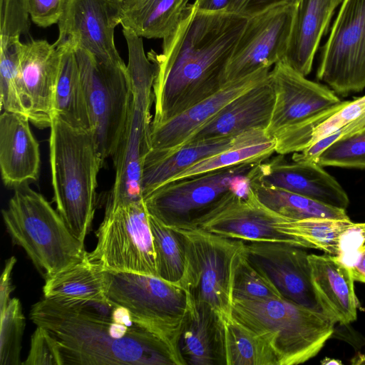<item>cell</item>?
I'll return each instance as SVG.
<instances>
[{"label":"cell","mask_w":365,"mask_h":365,"mask_svg":"<svg viewBox=\"0 0 365 365\" xmlns=\"http://www.w3.org/2000/svg\"><path fill=\"white\" fill-rule=\"evenodd\" d=\"M248 18L206 12L189 4L162 51L148 57L155 64L154 117L151 126L183 113L220 91L228 61Z\"/></svg>","instance_id":"cell-1"},{"label":"cell","mask_w":365,"mask_h":365,"mask_svg":"<svg viewBox=\"0 0 365 365\" xmlns=\"http://www.w3.org/2000/svg\"><path fill=\"white\" fill-rule=\"evenodd\" d=\"M30 318L56 340L63 365H179L159 337L108 298L63 304L43 297Z\"/></svg>","instance_id":"cell-2"},{"label":"cell","mask_w":365,"mask_h":365,"mask_svg":"<svg viewBox=\"0 0 365 365\" xmlns=\"http://www.w3.org/2000/svg\"><path fill=\"white\" fill-rule=\"evenodd\" d=\"M49 159L53 201L71 233L84 242L96 209L97 178L103 161L91 131L53 115Z\"/></svg>","instance_id":"cell-3"},{"label":"cell","mask_w":365,"mask_h":365,"mask_svg":"<svg viewBox=\"0 0 365 365\" xmlns=\"http://www.w3.org/2000/svg\"><path fill=\"white\" fill-rule=\"evenodd\" d=\"M123 34L128 46L130 93L123 130L112 157L115 177L106 210L143 200L142 170L151 149L150 108L156 68L145 55L142 37L128 28H123Z\"/></svg>","instance_id":"cell-4"},{"label":"cell","mask_w":365,"mask_h":365,"mask_svg":"<svg viewBox=\"0 0 365 365\" xmlns=\"http://www.w3.org/2000/svg\"><path fill=\"white\" fill-rule=\"evenodd\" d=\"M14 244L22 247L46 278L83 260L87 252L46 199L28 184L14 188L2 210Z\"/></svg>","instance_id":"cell-5"},{"label":"cell","mask_w":365,"mask_h":365,"mask_svg":"<svg viewBox=\"0 0 365 365\" xmlns=\"http://www.w3.org/2000/svg\"><path fill=\"white\" fill-rule=\"evenodd\" d=\"M232 316L257 333L274 336L279 365H295L314 357L334 332L329 316L284 298L234 300Z\"/></svg>","instance_id":"cell-6"},{"label":"cell","mask_w":365,"mask_h":365,"mask_svg":"<svg viewBox=\"0 0 365 365\" xmlns=\"http://www.w3.org/2000/svg\"><path fill=\"white\" fill-rule=\"evenodd\" d=\"M106 295L125 308L133 319L159 337L184 365L178 343L191 308L190 293L158 277L103 270Z\"/></svg>","instance_id":"cell-7"},{"label":"cell","mask_w":365,"mask_h":365,"mask_svg":"<svg viewBox=\"0 0 365 365\" xmlns=\"http://www.w3.org/2000/svg\"><path fill=\"white\" fill-rule=\"evenodd\" d=\"M175 229L183 236L187 251L182 287L195 301L208 304L221 319L231 317L234 277L246 242L195 227Z\"/></svg>","instance_id":"cell-8"},{"label":"cell","mask_w":365,"mask_h":365,"mask_svg":"<svg viewBox=\"0 0 365 365\" xmlns=\"http://www.w3.org/2000/svg\"><path fill=\"white\" fill-rule=\"evenodd\" d=\"M253 160L163 184L143 198L148 214L163 225L182 228L207 212L230 191L246 195Z\"/></svg>","instance_id":"cell-9"},{"label":"cell","mask_w":365,"mask_h":365,"mask_svg":"<svg viewBox=\"0 0 365 365\" xmlns=\"http://www.w3.org/2000/svg\"><path fill=\"white\" fill-rule=\"evenodd\" d=\"M97 244L86 259L102 270L158 277L149 215L144 201L105 212Z\"/></svg>","instance_id":"cell-10"},{"label":"cell","mask_w":365,"mask_h":365,"mask_svg":"<svg viewBox=\"0 0 365 365\" xmlns=\"http://www.w3.org/2000/svg\"><path fill=\"white\" fill-rule=\"evenodd\" d=\"M101 158L113 157L126 118L130 93L127 66L96 60L81 48L74 49Z\"/></svg>","instance_id":"cell-11"},{"label":"cell","mask_w":365,"mask_h":365,"mask_svg":"<svg viewBox=\"0 0 365 365\" xmlns=\"http://www.w3.org/2000/svg\"><path fill=\"white\" fill-rule=\"evenodd\" d=\"M317 78L342 96L365 88V0L342 1Z\"/></svg>","instance_id":"cell-12"},{"label":"cell","mask_w":365,"mask_h":365,"mask_svg":"<svg viewBox=\"0 0 365 365\" xmlns=\"http://www.w3.org/2000/svg\"><path fill=\"white\" fill-rule=\"evenodd\" d=\"M296 9L297 4H284L248 18L225 68L224 85L284 59Z\"/></svg>","instance_id":"cell-13"},{"label":"cell","mask_w":365,"mask_h":365,"mask_svg":"<svg viewBox=\"0 0 365 365\" xmlns=\"http://www.w3.org/2000/svg\"><path fill=\"white\" fill-rule=\"evenodd\" d=\"M269 79L275 98L265 133L275 144L304 122L343 101L329 86L307 79L283 61L270 70Z\"/></svg>","instance_id":"cell-14"},{"label":"cell","mask_w":365,"mask_h":365,"mask_svg":"<svg viewBox=\"0 0 365 365\" xmlns=\"http://www.w3.org/2000/svg\"><path fill=\"white\" fill-rule=\"evenodd\" d=\"M120 5V0H67L53 43L83 49L103 63H125L114 41Z\"/></svg>","instance_id":"cell-15"},{"label":"cell","mask_w":365,"mask_h":365,"mask_svg":"<svg viewBox=\"0 0 365 365\" xmlns=\"http://www.w3.org/2000/svg\"><path fill=\"white\" fill-rule=\"evenodd\" d=\"M284 219L259 202L250 187L247 195L230 191L187 227L245 242L292 245L290 238L276 227Z\"/></svg>","instance_id":"cell-16"},{"label":"cell","mask_w":365,"mask_h":365,"mask_svg":"<svg viewBox=\"0 0 365 365\" xmlns=\"http://www.w3.org/2000/svg\"><path fill=\"white\" fill-rule=\"evenodd\" d=\"M245 252L284 299L326 314L313 287L309 254L304 248L285 242H246Z\"/></svg>","instance_id":"cell-17"},{"label":"cell","mask_w":365,"mask_h":365,"mask_svg":"<svg viewBox=\"0 0 365 365\" xmlns=\"http://www.w3.org/2000/svg\"><path fill=\"white\" fill-rule=\"evenodd\" d=\"M267 160L252 170V179L331 207H348L349 199L346 191L323 166L317 163L289 161L279 154Z\"/></svg>","instance_id":"cell-18"},{"label":"cell","mask_w":365,"mask_h":365,"mask_svg":"<svg viewBox=\"0 0 365 365\" xmlns=\"http://www.w3.org/2000/svg\"><path fill=\"white\" fill-rule=\"evenodd\" d=\"M274 98L269 75L229 102L182 145L236 137L255 129L265 130L271 118Z\"/></svg>","instance_id":"cell-19"},{"label":"cell","mask_w":365,"mask_h":365,"mask_svg":"<svg viewBox=\"0 0 365 365\" xmlns=\"http://www.w3.org/2000/svg\"><path fill=\"white\" fill-rule=\"evenodd\" d=\"M61 60V48L46 40L22 43L20 66L30 122L38 128L50 127Z\"/></svg>","instance_id":"cell-20"},{"label":"cell","mask_w":365,"mask_h":365,"mask_svg":"<svg viewBox=\"0 0 365 365\" xmlns=\"http://www.w3.org/2000/svg\"><path fill=\"white\" fill-rule=\"evenodd\" d=\"M270 70L268 68H262L245 78L228 83L216 93L178 115L151 126L150 150H170L178 148L229 102L267 78Z\"/></svg>","instance_id":"cell-21"},{"label":"cell","mask_w":365,"mask_h":365,"mask_svg":"<svg viewBox=\"0 0 365 365\" xmlns=\"http://www.w3.org/2000/svg\"><path fill=\"white\" fill-rule=\"evenodd\" d=\"M28 116L4 110L0 116V170L4 184L16 188L36 181L41 157Z\"/></svg>","instance_id":"cell-22"},{"label":"cell","mask_w":365,"mask_h":365,"mask_svg":"<svg viewBox=\"0 0 365 365\" xmlns=\"http://www.w3.org/2000/svg\"><path fill=\"white\" fill-rule=\"evenodd\" d=\"M313 287L325 314L346 325L357 317L358 300L350 268L336 256L310 254Z\"/></svg>","instance_id":"cell-23"},{"label":"cell","mask_w":365,"mask_h":365,"mask_svg":"<svg viewBox=\"0 0 365 365\" xmlns=\"http://www.w3.org/2000/svg\"><path fill=\"white\" fill-rule=\"evenodd\" d=\"M343 0H297L284 63L307 76L331 19Z\"/></svg>","instance_id":"cell-24"},{"label":"cell","mask_w":365,"mask_h":365,"mask_svg":"<svg viewBox=\"0 0 365 365\" xmlns=\"http://www.w3.org/2000/svg\"><path fill=\"white\" fill-rule=\"evenodd\" d=\"M178 350L184 365H225L223 319L208 304L192 298Z\"/></svg>","instance_id":"cell-25"},{"label":"cell","mask_w":365,"mask_h":365,"mask_svg":"<svg viewBox=\"0 0 365 365\" xmlns=\"http://www.w3.org/2000/svg\"><path fill=\"white\" fill-rule=\"evenodd\" d=\"M239 135L186 143L170 150H150L145 158L142 170L143 198L198 161L230 148Z\"/></svg>","instance_id":"cell-26"},{"label":"cell","mask_w":365,"mask_h":365,"mask_svg":"<svg viewBox=\"0 0 365 365\" xmlns=\"http://www.w3.org/2000/svg\"><path fill=\"white\" fill-rule=\"evenodd\" d=\"M57 47V46H56ZM61 48V60L55 86L53 115L68 125L93 130L78 63L73 48Z\"/></svg>","instance_id":"cell-27"},{"label":"cell","mask_w":365,"mask_h":365,"mask_svg":"<svg viewBox=\"0 0 365 365\" xmlns=\"http://www.w3.org/2000/svg\"><path fill=\"white\" fill-rule=\"evenodd\" d=\"M190 0H123L120 24L146 38L168 36L181 19Z\"/></svg>","instance_id":"cell-28"},{"label":"cell","mask_w":365,"mask_h":365,"mask_svg":"<svg viewBox=\"0 0 365 365\" xmlns=\"http://www.w3.org/2000/svg\"><path fill=\"white\" fill-rule=\"evenodd\" d=\"M43 297L63 304L107 299L103 270L86 257L45 278Z\"/></svg>","instance_id":"cell-29"},{"label":"cell","mask_w":365,"mask_h":365,"mask_svg":"<svg viewBox=\"0 0 365 365\" xmlns=\"http://www.w3.org/2000/svg\"><path fill=\"white\" fill-rule=\"evenodd\" d=\"M222 319L225 365H279L271 334L257 333L232 316Z\"/></svg>","instance_id":"cell-30"},{"label":"cell","mask_w":365,"mask_h":365,"mask_svg":"<svg viewBox=\"0 0 365 365\" xmlns=\"http://www.w3.org/2000/svg\"><path fill=\"white\" fill-rule=\"evenodd\" d=\"M274 153H275L274 140L266 134L265 130H249L240 134L230 148L198 161L178 174L170 182L194 177L248 161H265Z\"/></svg>","instance_id":"cell-31"},{"label":"cell","mask_w":365,"mask_h":365,"mask_svg":"<svg viewBox=\"0 0 365 365\" xmlns=\"http://www.w3.org/2000/svg\"><path fill=\"white\" fill-rule=\"evenodd\" d=\"M255 195L264 206L291 220L331 218L349 220L346 210L331 207L309 197L264 185L250 178Z\"/></svg>","instance_id":"cell-32"},{"label":"cell","mask_w":365,"mask_h":365,"mask_svg":"<svg viewBox=\"0 0 365 365\" xmlns=\"http://www.w3.org/2000/svg\"><path fill=\"white\" fill-rule=\"evenodd\" d=\"M149 223L158 277L182 287L187 267L183 236L175 228L163 225L150 215Z\"/></svg>","instance_id":"cell-33"},{"label":"cell","mask_w":365,"mask_h":365,"mask_svg":"<svg viewBox=\"0 0 365 365\" xmlns=\"http://www.w3.org/2000/svg\"><path fill=\"white\" fill-rule=\"evenodd\" d=\"M19 38L0 36V101L4 110L28 116L20 66L22 43Z\"/></svg>","instance_id":"cell-34"},{"label":"cell","mask_w":365,"mask_h":365,"mask_svg":"<svg viewBox=\"0 0 365 365\" xmlns=\"http://www.w3.org/2000/svg\"><path fill=\"white\" fill-rule=\"evenodd\" d=\"M0 364L19 365L25 317L18 298H11L0 309Z\"/></svg>","instance_id":"cell-35"},{"label":"cell","mask_w":365,"mask_h":365,"mask_svg":"<svg viewBox=\"0 0 365 365\" xmlns=\"http://www.w3.org/2000/svg\"><path fill=\"white\" fill-rule=\"evenodd\" d=\"M232 297L233 301L283 298L271 281L248 260L245 252L235 271Z\"/></svg>","instance_id":"cell-36"},{"label":"cell","mask_w":365,"mask_h":365,"mask_svg":"<svg viewBox=\"0 0 365 365\" xmlns=\"http://www.w3.org/2000/svg\"><path fill=\"white\" fill-rule=\"evenodd\" d=\"M315 163L323 167L365 170V132L339 138Z\"/></svg>","instance_id":"cell-37"},{"label":"cell","mask_w":365,"mask_h":365,"mask_svg":"<svg viewBox=\"0 0 365 365\" xmlns=\"http://www.w3.org/2000/svg\"><path fill=\"white\" fill-rule=\"evenodd\" d=\"M24 365H63L59 346L43 327L36 326L31 338V346Z\"/></svg>","instance_id":"cell-38"},{"label":"cell","mask_w":365,"mask_h":365,"mask_svg":"<svg viewBox=\"0 0 365 365\" xmlns=\"http://www.w3.org/2000/svg\"><path fill=\"white\" fill-rule=\"evenodd\" d=\"M67 0H28L31 20L38 26L46 28L58 24Z\"/></svg>","instance_id":"cell-39"},{"label":"cell","mask_w":365,"mask_h":365,"mask_svg":"<svg viewBox=\"0 0 365 365\" xmlns=\"http://www.w3.org/2000/svg\"><path fill=\"white\" fill-rule=\"evenodd\" d=\"M297 0H231L225 11L250 18L274 7L297 4Z\"/></svg>","instance_id":"cell-40"},{"label":"cell","mask_w":365,"mask_h":365,"mask_svg":"<svg viewBox=\"0 0 365 365\" xmlns=\"http://www.w3.org/2000/svg\"><path fill=\"white\" fill-rule=\"evenodd\" d=\"M341 135V129L329 135L316 142L299 153L292 155V160L295 162L315 163L316 160Z\"/></svg>","instance_id":"cell-41"},{"label":"cell","mask_w":365,"mask_h":365,"mask_svg":"<svg viewBox=\"0 0 365 365\" xmlns=\"http://www.w3.org/2000/svg\"><path fill=\"white\" fill-rule=\"evenodd\" d=\"M16 259L14 257L9 258L3 269L0 282V309L6 306L11 299V294L14 290L12 284V270L16 264Z\"/></svg>","instance_id":"cell-42"},{"label":"cell","mask_w":365,"mask_h":365,"mask_svg":"<svg viewBox=\"0 0 365 365\" xmlns=\"http://www.w3.org/2000/svg\"><path fill=\"white\" fill-rule=\"evenodd\" d=\"M350 269L354 281L365 283V244L360 247Z\"/></svg>","instance_id":"cell-43"},{"label":"cell","mask_w":365,"mask_h":365,"mask_svg":"<svg viewBox=\"0 0 365 365\" xmlns=\"http://www.w3.org/2000/svg\"><path fill=\"white\" fill-rule=\"evenodd\" d=\"M231 0H195L197 9L206 12L225 11Z\"/></svg>","instance_id":"cell-44"},{"label":"cell","mask_w":365,"mask_h":365,"mask_svg":"<svg viewBox=\"0 0 365 365\" xmlns=\"http://www.w3.org/2000/svg\"><path fill=\"white\" fill-rule=\"evenodd\" d=\"M365 130V111L358 118L341 129V137H346Z\"/></svg>","instance_id":"cell-45"},{"label":"cell","mask_w":365,"mask_h":365,"mask_svg":"<svg viewBox=\"0 0 365 365\" xmlns=\"http://www.w3.org/2000/svg\"><path fill=\"white\" fill-rule=\"evenodd\" d=\"M353 365H365V351L356 354L351 360Z\"/></svg>","instance_id":"cell-46"},{"label":"cell","mask_w":365,"mask_h":365,"mask_svg":"<svg viewBox=\"0 0 365 365\" xmlns=\"http://www.w3.org/2000/svg\"><path fill=\"white\" fill-rule=\"evenodd\" d=\"M329 361H324L322 362V364H341V361H338L337 360H335V359H328Z\"/></svg>","instance_id":"cell-47"},{"label":"cell","mask_w":365,"mask_h":365,"mask_svg":"<svg viewBox=\"0 0 365 365\" xmlns=\"http://www.w3.org/2000/svg\"><path fill=\"white\" fill-rule=\"evenodd\" d=\"M120 1H123V0H120Z\"/></svg>","instance_id":"cell-48"}]
</instances>
